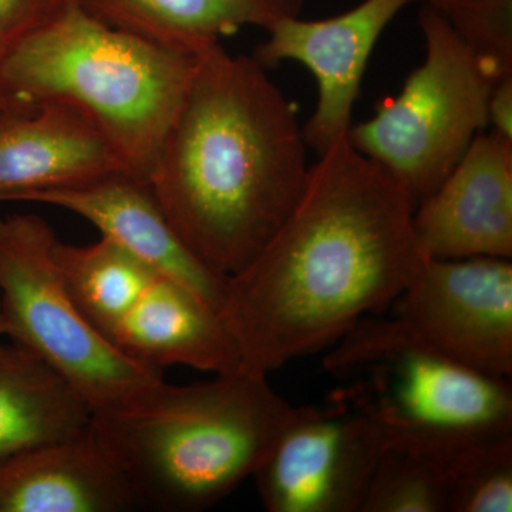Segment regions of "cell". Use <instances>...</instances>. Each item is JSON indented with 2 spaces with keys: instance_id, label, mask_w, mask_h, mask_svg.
I'll list each match as a JSON object with an SVG mask.
<instances>
[{
  "instance_id": "obj_1",
  "label": "cell",
  "mask_w": 512,
  "mask_h": 512,
  "mask_svg": "<svg viewBox=\"0 0 512 512\" xmlns=\"http://www.w3.org/2000/svg\"><path fill=\"white\" fill-rule=\"evenodd\" d=\"M264 248L229 275L220 309L241 367L269 376L386 311L423 268L414 204L390 171L336 141Z\"/></svg>"
},
{
  "instance_id": "obj_2",
  "label": "cell",
  "mask_w": 512,
  "mask_h": 512,
  "mask_svg": "<svg viewBox=\"0 0 512 512\" xmlns=\"http://www.w3.org/2000/svg\"><path fill=\"white\" fill-rule=\"evenodd\" d=\"M295 106L255 57L202 55L148 185L175 234L222 276L249 264L308 181Z\"/></svg>"
},
{
  "instance_id": "obj_3",
  "label": "cell",
  "mask_w": 512,
  "mask_h": 512,
  "mask_svg": "<svg viewBox=\"0 0 512 512\" xmlns=\"http://www.w3.org/2000/svg\"><path fill=\"white\" fill-rule=\"evenodd\" d=\"M305 407L286 402L268 376L239 369L165 382L141 406L94 414L89 429L138 508L200 512L254 477Z\"/></svg>"
},
{
  "instance_id": "obj_4",
  "label": "cell",
  "mask_w": 512,
  "mask_h": 512,
  "mask_svg": "<svg viewBox=\"0 0 512 512\" xmlns=\"http://www.w3.org/2000/svg\"><path fill=\"white\" fill-rule=\"evenodd\" d=\"M205 52L151 42L66 0L0 60V93L19 109L60 101L82 111L148 184Z\"/></svg>"
},
{
  "instance_id": "obj_5",
  "label": "cell",
  "mask_w": 512,
  "mask_h": 512,
  "mask_svg": "<svg viewBox=\"0 0 512 512\" xmlns=\"http://www.w3.org/2000/svg\"><path fill=\"white\" fill-rule=\"evenodd\" d=\"M56 239L39 215H0L6 336L55 370L92 416L141 406L165 383L163 373L128 359L83 315L53 254Z\"/></svg>"
},
{
  "instance_id": "obj_6",
  "label": "cell",
  "mask_w": 512,
  "mask_h": 512,
  "mask_svg": "<svg viewBox=\"0 0 512 512\" xmlns=\"http://www.w3.org/2000/svg\"><path fill=\"white\" fill-rule=\"evenodd\" d=\"M419 26L426 43L423 63L399 96L383 101L372 119L348 133L357 151L406 187L414 208L488 127V100L497 82L439 13L421 6Z\"/></svg>"
},
{
  "instance_id": "obj_7",
  "label": "cell",
  "mask_w": 512,
  "mask_h": 512,
  "mask_svg": "<svg viewBox=\"0 0 512 512\" xmlns=\"http://www.w3.org/2000/svg\"><path fill=\"white\" fill-rule=\"evenodd\" d=\"M382 313L360 319L325 356L332 375L379 350L409 346L488 375H512V262L427 258Z\"/></svg>"
},
{
  "instance_id": "obj_8",
  "label": "cell",
  "mask_w": 512,
  "mask_h": 512,
  "mask_svg": "<svg viewBox=\"0 0 512 512\" xmlns=\"http://www.w3.org/2000/svg\"><path fill=\"white\" fill-rule=\"evenodd\" d=\"M390 443L434 457L512 437L511 379L409 346L379 350L336 375Z\"/></svg>"
},
{
  "instance_id": "obj_9",
  "label": "cell",
  "mask_w": 512,
  "mask_h": 512,
  "mask_svg": "<svg viewBox=\"0 0 512 512\" xmlns=\"http://www.w3.org/2000/svg\"><path fill=\"white\" fill-rule=\"evenodd\" d=\"M389 444L383 427L357 407H305L252 478L269 512H362Z\"/></svg>"
},
{
  "instance_id": "obj_10",
  "label": "cell",
  "mask_w": 512,
  "mask_h": 512,
  "mask_svg": "<svg viewBox=\"0 0 512 512\" xmlns=\"http://www.w3.org/2000/svg\"><path fill=\"white\" fill-rule=\"evenodd\" d=\"M412 0H365L333 18L289 16L268 29L255 50L262 66L286 60L303 64L318 83V104L303 126L308 147L319 154L348 137L350 120L370 55L384 29Z\"/></svg>"
},
{
  "instance_id": "obj_11",
  "label": "cell",
  "mask_w": 512,
  "mask_h": 512,
  "mask_svg": "<svg viewBox=\"0 0 512 512\" xmlns=\"http://www.w3.org/2000/svg\"><path fill=\"white\" fill-rule=\"evenodd\" d=\"M427 258H512V141L480 133L413 212Z\"/></svg>"
},
{
  "instance_id": "obj_12",
  "label": "cell",
  "mask_w": 512,
  "mask_h": 512,
  "mask_svg": "<svg viewBox=\"0 0 512 512\" xmlns=\"http://www.w3.org/2000/svg\"><path fill=\"white\" fill-rule=\"evenodd\" d=\"M18 201L74 212L99 229L101 237L187 286L220 313L227 276L211 271L192 254L165 218L150 185L134 175H104L86 183L29 192Z\"/></svg>"
},
{
  "instance_id": "obj_13",
  "label": "cell",
  "mask_w": 512,
  "mask_h": 512,
  "mask_svg": "<svg viewBox=\"0 0 512 512\" xmlns=\"http://www.w3.org/2000/svg\"><path fill=\"white\" fill-rule=\"evenodd\" d=\"M116 173L131 174L82 111L60 101L0 109V201Z\"/></svg>"
},
{
  "instance_id": "obj_14",
  "label": "cell",
  "mask_w": 512,
  "mask_h": 512,
  "mask_svg": "<svg viewBox=\"0 0 512 512\" xmlns=\"http://www.w3.org/2000/svg\"><path fill=\"white\" fill-rule=\"evenodd\" d=\"M107 340L128 359L160 373L170 366L212 375L242 369L220 313L163 274L154 276L137 296Z\"/></svg>"
},
{
  "instance_id": "obj_15",
  "label": "cell",
  "mask_w": 512,
  "mask_h": 512,
  "mask_svg": "<svg viewBox=\"0 0 512 512\" xmlns=\"http://www.w3.org/2000/svg\"><path fill=\"white\" fill-rule=\"evenodd\" d=\"M136 500L90 429L0 460V512H123Z\"/></svg>"
},
{
  "instance_id": "obj_16",
  "label": "cell",
  "mask_w": 512,
  "mask_h": 512,
  "mask_svg": "<svg viewBox=\"0 0 512 512\" xmlns=\"http://www.w3.org/2000/svg\"><path fill=\"white\" fill-rule=\"evenodd\" d=\"M114 28L151 42L202 53L245 26L268 30L301 15L303 0H79Z\"/></svg>"
},
{
  "instance_id": "obj_17",
  "label": "cell",
  "mask_w": 512,
  "mask_h": 512,
  "mask_svg": "<svg viewBox=\"0 0 512 512\" xmlns=\"http://www.w3.org/2000/svg\"><path fill=\"white\" fill-rule=\"evenodd\" d=\"M92 412L55 370L0 342V460L87 431Z\"/></svg>"
},
{
  "instance_id": "obj_18",
  "label": "cell",
  "mask_w": 512,
  "mask_h": 512,
  "mask_svg": "<svg viewBox=\"0 0 512 512\" xmlns=\"http://www.w3.org/2000/svg\"><path fill=\"white\" fill-rule=\"evenodd\" d=\"M53 254L80 311L106 339L160 274L106 237L90 245L66 244L57 238Z\"/></svg>"
},
{
  "instance_id": "obj_19",
  "label": "cell",
  "mask_w": 512,
  "mask_h": 512,
  "mask_svg": "<svg viewBox=\"0 0 512 512\" xmlns=\"http://www.w3.org/2000/svg\"><path fill=\"white\" fill-rule=\"evenodd\" d=\"M362 512H450L446 471L430 454L390 443L370 481Z\"/></svg>"
},
{
  "instance_id": "obj_20",
  "label": "cell",
  "mask_w": 512,
  "mask_h": 512,
  "mask_svg": "<svg viewBox=\"0 0 512 512\" xmlns=\"http://www.w3.org/2000/svg\"><path fill=\"white\" fill-rule=\"evenodd\" d=\"M434 458L446 471L450 512L512 511V437Z\"/></svg>"
},
{
  "instance_id": "obj_21",
  "label": "cell",
  "mask_w": 512,
  "mask_h": 512,
  "mask_svg": "<svg viewBox=\"0 0 512 512\" xmlns=\"http://www.w3.org/2000/svg\"><path fill=\"white\" fill-rule=\"evenodd\" d=\"M439 13L495 80L512 76V0H412Z\"/></svg>"
},
{
  "instance_id": "obj_22",
  "label": "cell",
  "mask_w": 512,
  "mask_h": 512,
  "mask_svg": "<svg viewBox=\"0 0 512 512\" xmlns=\"http://www.w3.org/2000/svg\"><path fill=\"white\" fill-rule=\"evenodd\" d=\"M66 0H0V60L46 23Z\"/></svg>"
},
{
  "instance_id": "obj_23",
  "label": "cell",
  "mask_w": 512,
  "mask_h": 512,
  "mask_svg": "<svg viewBox=\"0 0 512 512\" xmlns=\"http://www.w3.org/2000/svg\"><path fill=\"white\" fill-rule=\"evenodd\" d=\"M512 141V76L495 82L488 100V126Z\"/></svg>"
},
{
  "instance_id": "obj_24",
  "label": "cell",
  "mask_w": 512,
  "mask_h": 512,
  "mask_svg": "<svg viewBox=\"0 0 512 512\" xmlns=\"http://www.w3.org/2000/svg\"><path fill=\"white\" fill-rule=\"evenodd\" d=\"M2 336H6V323L5 319H3L2 308H0V338Z\"/></svg>"
},
{
  "instance_id": "obj_25",
  "label": "cell",
  "mask_w": 512,
  "mask_h": 512,
  "mask_svg": "<svg viewBox=\"0 0 512 512\" xmlns=\"http://www.w3.org/2000/svg\"><path fill=\"white\" fill-rule=\"evenodd\" d=\"M6 106V101L3 99L2 93H0V109Z\"/></svg>"
}]
</instances>
